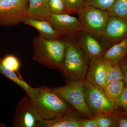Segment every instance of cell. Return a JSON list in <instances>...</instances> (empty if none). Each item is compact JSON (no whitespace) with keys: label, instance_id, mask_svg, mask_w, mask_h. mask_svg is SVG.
Here are the masks:
<instances>
[{"label":"cell","instance_id":"cell-3","mask_svg":"<svg viewBox=\"0 0 127 127\" xmlns=\"http://www.w3.org/2000/svg\"><path fill=\"white\" fill-rule=\"evenodd\" d=\"M65 41L64 59L60 72L66 84L84 81L88 70V59L77 43L71 40Z\"/></svg>","mask_w":127,"mask_h":127},{"label":"cell","instance_id":"cell-6","mask_svg":"<svg viewBox=\"0 0 127 127\" xmlns=\"http://www.w3.org/2000/svg\"><path fill=\"white\" fill-rule=\"evenodd\" d=\"M84 92L85 101L93 116L100 113H111L117 108L115 102L106 95L102 89L84 80Z\"/></svg>","mask_w":127,"mask_h":127},{"label":"cell","instance_id":"cell-8","mask_svg":"<svg viewBox=\"0 0 127 127\" xmlns=\"http://www.w3.org/2000/svg\"><path fill=\"white\" fill-rule=\"evenodd\" d=\"M127 37V19L109 16L101 38L103 47L109 48Z\"/></svg>","mask_w":127,"mask_h":127},{"label":"cell","instance_id":"cell-23","mask_svg":"<svg viewBox=\"0 0 127 127\" xmlns=\"http://www.w3.org/2000/svg\"><path fill=\"white\" fill-rule=\"evenodd\" d=\"M115 0H85L84 6H89L107 11Z\"/></svg>","mask_w":127,"mask_h":127},{"label":"cell","instance_id":"cell-24","mask_svg":"<svg viewBox=\"0 0 127 127\" xmlns=\"http://www.w3.org/2000/svg\"><path fill=\"white\" fill-rule=\"evenodd\" d=\"M49 4L52 14H67L64 0H49Z\"/></svg>","mask_w":127,"mask_h":127},{"label":"cell","instance_id":"cell-4","mask_svg":"<svg viewBox=\"0 0 127 127\" xmlns=\"http://www.w3.org/2000/svg\"><path fill=\"white\" fill-rule=\"evenodd\" d=\"M84 81L72 82L64 86L52 88L53 91L68 103L80 115L89 119L93 117L84 97Z\"/></svg>","mask_w":127,"mask_h":127},{"label":"cell","instance_id":"cell-14","mask_svg":"<svg viewBox=\"0 0 127 127\" xmlns=\"http://www.w3.org/2000/svg\"><path fill=\"white\" fill-rule=\"evenodd\" d=\"M52 15L49 0H29L28 18L49 21Z\"/></svg>","mask_w":127,"mask_h":127},{"label":"cell","instance_id":"cell-29","mask_svg":"<svg viewBox=\"0 0 127 127\" xmlns=\"http://www.w3.org/2000/svg\"><path fill=\"white\" fill-rule=\"evenodd\" d=\"M81 127H98L97 124L93 118L89 119H83Z\"/></svg>","mask_w":127,"mask_h":127},{"label":"cell","instance_id":"cell-22","mask_svg":"<svg viewBox=\"0 0 127 127\" xmlns=\"http://www.w3.org/2000/svg\"><path fill=\"white\" fill-rule=\"evenodd\" d=\"M1 59L3 65L9 70L15 72L22 77L19 72L20 63L17 58L13 55H9Z\"/></svg>","mask_w":127,"mask_h":127},{"label":"cell","instance_id":"cell-1","mask_svg":"<svg viewBox=\"0 0 127 127\" xmlns=\"http://www.w3.org/2000/svg\"><path fill=\"white\" fill-rule=\"evenodd\" d=\"M30 100L40 120L53 119L64 114L76 111L52 88L47 87H40L38 94L33 98L30 97Z\"/></svg>","mask_w":127,"mask_h":127},{"label":"cell","instance_id":"cell-27","mask_svg":"<svg viewBox=\"0 0 127 127\" xmlns=\"http://www.w3.org/2000/svg\"><path fill=\"white\" fill-rule=\"evenodd\" d=\"M119 65L123 76L125 87H127V56L120 62Z\"/></svg>","mask_w":127,"mask_h":127},{"label":"cell","instance_id":"cell-26","mask_svg":"<svg viewBox=\"0 0 127 127\" xmlns=\"http://www.w3.org/2000/svg\"><path fill=\"white\" fill-rule=\"evenodd\" d=\"M115 103L117 107H121L125 112H127V87H125Z\"/></svg>","mask_w":127,"mask_h":127},{"label":"cell","instance_id":"cell-5","mask_svg":"<svg viewBox=\"0 0 127 127\" xmlns=\"http://www.w3.org/2000/svg\"><path fill=\"white\" fill-rule=\"evenodd\" d=\"M83 30L92 35L101 38L109 15L107 11L84 6L78 12Z\"/></svg>","mask_w":127,"mask_h":127},{"label":"cell","instance_id":"cell-7","mask_svg":"<svg viewBox=\"0 0 127 127\" xmlns=\"http://www.w3.org/2000/svg\"><path fill=\"white\" fill-rule=\"evenodd\" d=\"M29 0H0V25L17 26L27 17Z\"/></svg>","mask_w":127,"mask_h":127},{"label":"cell","instance_id":"cell-11","mask_svg":"<svg viewBox=\"0 0 127 127\" xmlns=\"http://www.w3.org/2000/svg\"><path fill=\"white\" fill-rule=\"evenodd\" d=\"M106 60L102 57L90 60L86 80L103 90L106 86Z\"/></svg>","mask_w":127,"mask_h":127},{"label":"cell","instance_id":"cell-2","mask_svg":"<svg viewBox=\"0 0 127 127\" xmlns=\"http://www.w3.org/2000/svg\"><path fill=\"white\" fill-rule=\"evenodd\" d=\"M65 47V41L47 39L39 35L34 37L32 40V58L47 68L61 71Z\"/></svg>","mask_w":127,"mask_h":127},{"label":"cell","instance_id":"cell-16","mask_svg":"<svg viewBox=\"0 0 127 127\" xmlns=\"http://www.w3.org/2000/svg\"><path fill=\"white\" fill-rule=\"evenodd\" d=\"M127 56V37L108 48L102 57L116 65Z\"/></svg>","mask_w":127,"mask_h":127},{"label":"cell","instance_id":"cell-15","mask_svg":"<svg viewBox=\"0 0 127 127\" xmlns=\"http://www.w3.org/2000/svg\"><path fill=\"white\" fill-rule=\"evenodd\" d=\"M23 22L31 26L39 32L40 35L50 40L59 39L60 36L53 28L50 22L38 20L32 18H25Z\"/></svg>","mask_w":127,"mask_h":127},{"label":"cell","instance_id":"cell-17","mask_svg":"<svg viewBox=\"0 0 127 127\" xmlns=\"http://www.w3.org/2000/svg\"><path fill=\"white\" fill-rule=\"evenodd\" d=\"M0 73L21 87L31 98L35 97L39 93L40 87L33 88L28 84L15 72L3 65L0 59Z\"/></svg>","mask_w":127,"mask_h":127},{"label":"cell","instance_id":"cell-28","mask_svg":"<svg viewBox=\"0 0 127 127\" xmlns=\"http://www.w3.org/2000/svg\"><path fill=\"white\" fill-rule=\"evenodd\" d=\"M117 127H127V112L122 114H117Z\"/></svg>","mask_w":127,"mask_h":127},{"label":"cell","instance_id":"cell-12","mask_svg":"<svg viewBox=\"0 0 127 127\" xmlns=\"http://www.w3.org/2000/svg\"><path fill=\"white\" fill-rule=\"evenodd\" d=\"M78 45L88 60L102 57L104 54L103 47L93 36L86 31H81Z\"/></svg>","mask_w":127,"mask_h":127},{"label":"cell","instance_id":"cell-21","mask_svg":"<svg viewBox=\"0 0 127 127\" xmlns=\"http://www.w3.org/2000/svg\"><path fill=\"white\" fill-rule=\"evenodd\" d=\"M107 11L109 16L127 19V0H115Z\"/></svg>","mask_w":127,"mask_h":127},{"label":"cell","instance_id":"cell-18","mask_svg":"<svg viewBox=\"0 0 127 127\" xmlns=\"http://www.w3.org/2000/svg\"><path fill=\"white\" fill-rule=\"evenodd\" d=\"M117 114L114 112L95 114L93 118L98 127H117Z\"/></svg>","mask_w":127,"mask_h":127},{"label":"cell","instance_id":"cell-30","mask_svg":"<svg viewBox=\"0 0 127 127\" xmlns=\"http://www.w3.org/2000/svg\"><path fill=\"white\" fill-rule=\"evenodd\" d=\"M6 126V125L0 123V127H4Z\"/></svg>","mask_w":127,"mask_h":127},{"label":"cell","instance_id":"cell-10","mask_svg":"<svg viewBox=\"0 0 127 127\" xmlns=\"http://www.w3.org/2000/svg\"><path fill=\"white\" fill-rule=\"evenodd\" d=\"M49 22L60 36L83 30L79 19L68 14H52Z\"/></svg>","mask_w":127,"mask_h":127},{"label":"cell","instance_id":"cell-9","mask_svg":"<svg viewBox=\"0 0 127 127\" xmlns=\"http://www.w3.org/2000/svg\"><path fill=\"white\" fill-rule=\"evenodd\" d=\"M40 120L32 106L30 96L26 93L17 106L12 120L14 127H35Z\"/></svg>","mask_w":127,"mask_h":127},{"label":"cell","instance_id":"cell-20","mask_svg":"<svg viewBox=\"0 0 127 127\" xmlns=\"http://www.w3.org/2000/svg\"><path fill=\"white\" fill-rule=\"evenodd\" d=\"M106 85L112 82L123 80L122 73L119 64L114 65L111 62L106 60Z\"/></svg>","mask_w":127,"mask_h":127},{"label":"cell","instance_id":"cell-19","mask_svg":"<svg viewBox=\"0 0 127 127\" xmlns=\"http://www.w3.org/2000/svg\"><path fill=\"white\" fill-rule=\"evenodd\" d=\"M125 87L123 80H120L107 84L103 91L110 99L115 102Z\"/></svg>","mask_w":127,"mask_h":127},{"label":"cell","instance_id":"cell-13","mask_svg":"<svg viewBox=\"0 0 127 127\" xmlns=\"http://www.w3.org/2000/svg\"><path fill=\"white\" fill-rule=\"evenodd\" d=\"M76 111L70 112L50 120H41L35 127H81L83 119Z\"/></svg>","mask_w":127,"mask_h":127},{"label":"cell","instance_id":"cell-25","mask_svg":"<svg viewBox=\"0 0 127 127\" xmlns=\"http://www.w3.org/2000/svg\"><path fill=\"white\" fill-rule=\"evenodd\" d=\"M67 14L77 12L84 6L85 0H64Z\"/></svg>","mask_w":127,"mask_h":127}]
</instances>
